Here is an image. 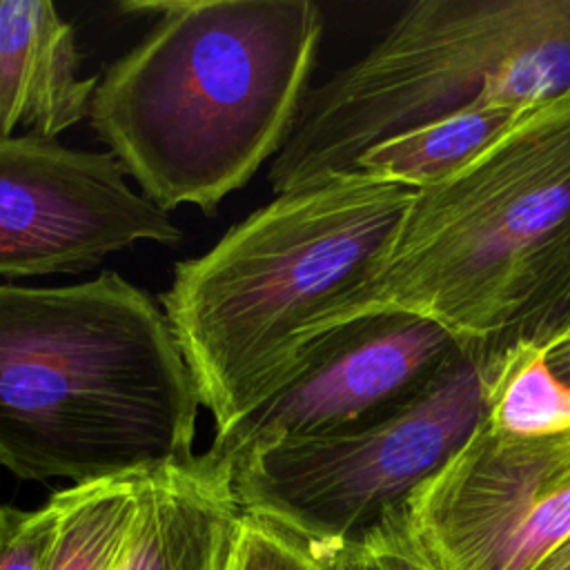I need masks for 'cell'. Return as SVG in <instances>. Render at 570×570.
Segmentation results:
<instances>
[{"instance_id": "6da1fadb", "label": "cell", "mask_w": 570, "mask_h": 570, "mask_svg": "<svg viewBox=\"0 0 570 570\" xmlns=\"http://www.w3.org/2000/svg\"><path fill=\"white\" fill-rule=\"evenodd\" d=\"M407 318L499 385L570 334V89L416 187L318 338Z\"/></svg>"}, {"instance_id": "7a4b0ae2", "label": "cell", "mask_w": 570, "mask_h": 570, "mask_svg": "<svg viewBox=\"0 0 570 570\" xmlns=\"http://www.w3.org/2000/svg\"><path fill=\"white\" fill-rule=\"evenodd\" d=\"M98 78L89 122L163 212L214 214L283 149L323 33L309 0H167Z\"/></svg>"}, {"instance_id": "3957f363", "label": "cell", "mask_w": 570, "mask_h": 570, "mask_svg": "<svg viewBox=\"0 0 570 570\" xmlns=\"http://www.w3.org/2000/svg\"><path fill=\"white\" fill-rule=\"evenodd\" d=\"M198 405L165 309L120 274L0 285V465L18 479L189 461Z\"/></svg>"}, {"instance_id": "277c9868", "label": "cell", "mask_w": 570, "mask_h": 570, "mask_svg": "<svg viewBox=\"0 0 570 570\" xmlns=\"http://www.w3.org/2000/svg\"><path fill=\"white\" fill-rule=\"evenodd\" d=\"M414 189L363 169L332 174L278 194L174 265L158 303L216 432L285 381Z\"/></svg>"}, {"instance_id": "5b68a950", "label": "cell", "mask_w": 570, "mask_h": 570, "mask_svg": "<svg viewBox=\"0 0 570 570\" xmlns=\"http://www.w3.org/2000/svg\"><path fill=\"white\" fill-rule=\"evenodd\" d=\"M568 89L570 0H419L305 94L267 180L278 196L352 171L370 147L430 120Z\"/></svg>"}, {"instance_id": "8992f818", "label": "cell", "mask_w": 570, "mask_h": 570, "mask_svg": "<svg viewBox=\"0 0 570 570\" xmlns=\"http://www.w3.org/2000/svg\"><path fill=\"white\" fill-rule=\"evenodd\" d=\"M497 394L485 365L459 358L361 425L245 456L232 470L236 503L309 548L352 543L474 434Z\"/></svg>"}, {"instance_id": "52a82bcc", "label": "cell", "mask_w": 570, "mask_h": 570, "mask_svg": "<svg viewBox=\"0 0 570 570\" xmlns=\"http://www.w3.org/2000/svg\"><path fill=\"white\" fill-rule=\"evenodd\" d=\"M430 570H539L570 543V425L474 434L392 508Z\"/></svg>"}, {"instance_id": "ba28073f", "label": "cell", "mask_w": 570, "mask_h": 570, "mask_svg": "<svg viewBox=\"0 0 570 570\" xmlns=\"http://www.w3.org/2000/svg\"><path fill=\"white\" fill-rule=\"evenodd\" d=\"M125 176L109 151L0 136V276L78 274L140 240L178 243L180 227Z\"/></svg>"}, {"instance_id": "9c48e42d", "label": "cell", "mask_w": 570, "mask_h": 570, "mask_svg": "<svg viewBox=\"0 0 570 570\" xmlns=\"http://www.w3.org/2000/svg\"><path fill=\"white\" fill-rule=\"evenodd\" d=\"M450 345L441 327L419 318L327 334L298 354L263 403L214 432L207 454L232 472L269 445L361 425L399 403L401 392Z\"/></svg>"}, {"instance_id": "30bf717a", "label": "cell", "mask_w": 570, "mask_h": 570, "mask_svg": "<svg viewBox=\"0 0 570 570\" xmlns=\"http://www.w3.org/2000/svg\"><path fill=\"white\" fill-rule=\"evenodd\" d=\"M240 514L232 472L207 452L151 468L116 570H227Z\"/></svg>"}, {"instance_id": "8fae6325", "label": "cell", "mask_w": 570, "mask_h": 570, "mask_svg": "<svg viewBox=\"0 0 570 570\" xmlns=\"http://www.w3.org/2000/svg\"><path fill=\"white\" fill-rule=\"evenodd\" d=\"M73 27L49 0H0V136L51 138L89 118L98 76L78 78Z\"/></svg>"}, {"instance_id": "7c38bea8", "label": "cell", "mask_w": 570, "mask_h": 570, "mask_svg": "<svg viewBox=\"0 0 570 570\" xmlns=\"http://www.w3.org/2000/svg\"><path fill=\"white\" fill-rule=\"evenodd\" d=\"M149 470L73 483L49 497L53 528L40 570H116Z\"/></svg>"}, {"instance_id": "4fadbf2b", "label": "cell", "mask_w": 570, "mask_h": 570, "mask_svg": "<svg viewBox=\"0 0 570 570\" xmlns=\"http://www.w3.org/2000/svg\"><path fill=\"white\" fill-rule=\"evenodd\" d=\"M521 109L523 107L476 105L454 111L370 147L356 160L354 169L421 187L454 169L490 142Z\"/></svg>"}, {"instance_id": "5bb4252c", "label": "cell", "mask_w": 570, "mask_h": 570, "mask_svg": "<svg viewBox=\"0 0 570 570\" xmlns=\"http://www.w3.org/2000/svg\"><path fill=\"white\" fill-rule=\"evenodd\" d=\"M490 419L514 434H541L570 425V390L554 379L543 352H532L517 363L490 407Z\"/></svg>"}, {"instance_id": "9a60e30c", "label": "cell", "mask_w": 570, "mask_h": 570, "mask_svg": "<svg viewBox=\"0 0 570 570\" xmlns=\"http://www.w3.org/2000/svg\"><path fill=\"white\" fill-rule=\"evenodd\" d=\"M227 570H323V566L301 539L243 512Z\"/></svg>"}, {"instance_id": "2e32d148", "label": "cell", "mask_w": 570, "mask_h": 570, "mask_svg": "<svg viewBox=\"0 0 570 570\" xmlns=\"http://www.w3.org/2000/svg\"><path fill=\"white\" fill-rule=\"evenodd\" d=\"M53 528V505H0V570H40Z\"/></svg>"}, {"instance_id": "e0dca14e", "label": "cell", "mask_w": 570, "mask_h": 570, "mask_svg": "<svg viewBox=\"0 0 570 570\" xmlns=\"http://www.w3.org/2000/svg\"><path fill=\"white\" fill-rule=\"evenodd\" d=\"M352 546L370 570H430L405 537L394 510L383 512Z\"/></svg>"}, {"instance_id": "ac0fdd59", "label": "cell", "mask_w": 570, "mask_h": 570, "mask_svg": "<svg viewBox=\"0 0 570 570\" xmlns=\"http://www.w3.org/2000/svg\"><path fill=\"white\" fill-rule=\"evenodd\" d=\"M309 548V546H307ZM312 554L321 561L323 570H370L365 559L352 546L336 548H309Z\"/></svg>"}, {"instance_id": "d6986e66", "label": "cell", "mask_w": 570, "mask_h": 570, "mask_svg": "<svg viewBox=\"0 0 570 570\" xmlns=\"http://www.w3.org/2000/svg\"><path fill=\"white\" fill-rule=\"evenodd\" d=\"M546 363L554 379L570 390V334L550 345L546 352Z\"/></svg>"}, {"instance_id": "ffe728a7", "label": "cell", "mask_w": 570, "mask_h": 570, "mask_svg": "<svg viewBox=\"0 0 570 570\" xmlns=\"http://www.w3.org/2000/svg\"><path fill=\"white\" fill-rule=\"evenodd\" d=\"M539 570H570V543L552 554Z\"/></svg>"}]
</instances>
